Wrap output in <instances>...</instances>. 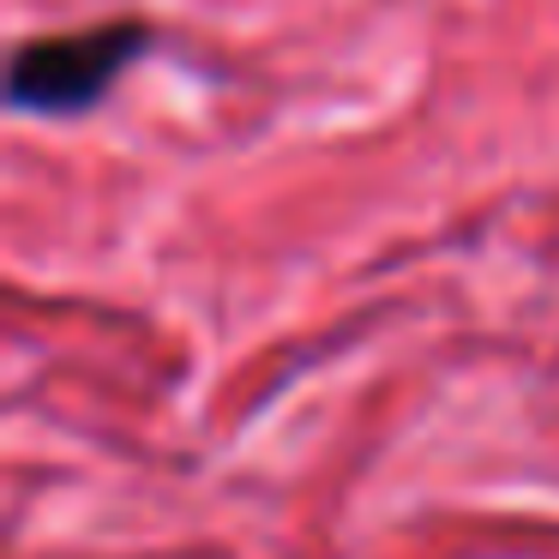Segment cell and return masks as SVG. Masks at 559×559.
<instances>
[{
	"instance_id": "1",
	"label": "cell",
	"mask_w": 559,
	"mask_h": 559,
	"mask_svg": "<svg viewBox=\"0 0 559 559\" xmlns=\"http://www.w3.org/2000/svg\"><path fill=\"white\" fill-rule=\"evenodd\" d=\"M151 49L145 19H103L85 31H55L31 37L7 61V109L49 115V121H79L115 91V79Z\"/></svg>"
}]
</instances>
